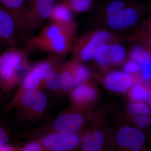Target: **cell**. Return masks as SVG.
<instances>
[{"instance_id": "20", "label": "cell", "mask_w": 151, "mask_h": 151, "mask_svg": "<svg viewBox=\"0 0 151 151\" xmlns=\"http://www.w3.org/2000/svg\"><path fill=\"white\" fill-rule=\"evenodd\" d=\"M60 89L68 92L75 85L74 79L70 69H65L59 73Z\"/></svg>"}, {"instance_id": "21", "label": "cell", "mask_w": 151, "mask_h": 151, "mask_svg": "<svg viewBox=\"0 0 151 151\" xmlns=\"http://www.w3.org/2000/svg\"><path fill=\"white\" fill-rule=\"evenodd\" d=\"M0 112V146L10 144L11 133L8 125Z\"/></svg>"}, {"instance_id": "9", "label": "cell", "mask_w": 151, "mask_h": 151, "mask_svg": "<svg viewBox=\"0 0 151 151\" xmlns=\"http://www.w3.org/2000/svg\"><path fill=\"white\" fill-rule=\"evenodd\" d=\"M17 31L15 22L6 9L0 5V41L2 44L14 47Z\"/></svg>"}, {"instance_id": "29", "label": "cell", "mask_w": 151, "mask_h": 151, "mask_svg": "<svg viewBox=\"0 0 151 151\" xmlns=\"http://www.w3.org/2000/svg\"><path fill=\"white\" fill-rule=\"evenodd\" d=\"M136 123L141 128H146L151 124V119L147 115L137 116L135 118Z\"/></svg>"}, {"instance_id": "22", "label": "cell", "mask_w": 151, "mask_h": 151, "mask_svg": "<svg viewBox=\"0 0 151 151\" xmlns=\"http://www.w3.org/2000/svg\"><path fill=\"white\" fill-rule=\"evenodd\" d=\"M92 3V0H66L63 3L76 12H82L87 10Z\"/></svg>"}, {"instance_id": "15", "label": "cell", "mask_w": 151, "mask_h": 151, "mask_svg": "<svg viewBox=\"0 0 151 151\" xmlns=\"http://www.w3.org/2000/svg\"><path fill=\"white\" fill-rule=\"evenodd\" d=\"M105 141L104 135L100 131L88 134L84 137L81 144V149L84 151H99L102 149Z\"/></svg>"}, {"instance_id": "16", "label": "cell", "mask_w": 151, "mask_h": 151, "mask_svg": "<svg viewBox=\"0 0 151 151\" xmlns=\"http://www.w3.org/2000/svg\"><path fill=\"white\" fill-rule=\"evenodd\" d=\"M51 19L55 22L70 23L72 14L70 9L63 3L55 5L50 15Z\"/></svg>"}, {"instance_id": "18", "label": "cell", "mask_w": 151, "mask_h": 151, "mask_svg": "<svg viewBox=\"0 0 151 151\" xmlns=\"http://www.w3.org/2000/svg\"><path fill=\"white\" fill-rule=\"evenodd\" d=\"M43 89L50 92H55L60 89L59 73L55 70L54 68L49 72L45 79Z\"/></svg>"}, {"instance_id": "5", "label": "cell", "mask_w": 151, "mask_h": 151, "mask_svg": "<svg viewBox=\"0 0 151 151\" xmlns=\"http://www.w3.org/2000/svg\"><path fill=\"white\" fill-rule=\"evenodd\" d=\"M53 61L51 58H48L30 67L14 96L19 95L27 89H37L42 90L45 77L54 68Z\"/></svg>"}, {"instance_id": "12", "label": "cell", "mask_w": 151, "mask_h": 151, "mask_svg": "<svg viewBox=\"0 0 151 151\" xmlns=\"http://www.w3.org/2000/svg\"><path fill=\"white\" fill-rule=\"evenodd\" d=\"M137 17V12L134 9H124L113 16L109 17L108 24L114 29H122L134 24Z\"/></svg>"}, {"instance_id": "1", "label": "cell", "mask_w": 151, "mask_h": 151, "mask_svg": "<svg viewBox=\"0 0 151 151\" xmlns=\"http://www.w3.org/2000/svg\"><path fill=\"white\" fill-rule=\"evenodd\" d=\"M48 106V98L42 90L30 89L14 96L7 103L3 111L7 113L14 109L15 124L19 127L28 128L41 119Z\"/></svg>"}, {"instance_id": "6", "label": "cell", "mask_w": 151, "mask_h": 151, "mask_svg": "<svg viewBox=\"0 0 151 151\" xmlns=\"http://www.w3.org/2000/svg\"><path fill=\"white\" fill-rule=\"evenodd\" d=\"M41 143L45 151L71 150L78 146L79 138L76 134H63L55 132H45L37 138Z\"/></svg>"}, {"instance_id": "32", "label": "cell", "mask_w": 151, "mask_h": 151, "mask_svg": "<svg viewBox=\"0 0 151 151\" xmlns=\"http://www.w3.org/2000/svg\"><path fill=\"white\" fill-rule=\"evenodd\" d=\"M15 150L17 149L11 145V144L0 146V151H14Z\"/></svg>"}, {"instance_id": "2", "label": "cell", "mask_w": 151, "mask_h": 151, "mask_svg": "<svg viewBox=\"0 0 151 151\" xmlns=\"http://www.w3.org/2000/svg\"><path fill=\"white\" fill-rule=\"evenodd\" d=\"M70 24L55 22L47 24L37 35L28 38L27 50L62 54L68 48L71 31Z\"/></svg>"}, {"instance_id": "4", "label": "cell", "mask_w": 151, "mask_h": 151, "mask_svg": "<svg viewBox=\"0 0 151 151\" xmlns=\"http://www.w3.org/2000/svg\"><path fill=\"white\" fill-rule=\"evenodd\" d=\"M55 2L56 0H28L26 12L25 27L27 39L50 17L56 5Z\"/></svg>"}, {"instance_id": "26", "label": "cell", "mask_w": 151, "mask_h": 151, "mask_svg": "<svg viewBox=\"0 0 151 151\" xmlns=\"http://www.w3.org/2000/svg\"><path fill=\"white\" fill-rule=\"evenodd\" d=\"M131 95L133 99L137 101H144L147 100L149 97L147 91L139 86H135L133 88Z\"/></svg>"}, {"instance_id": "3", "label": "cell", "mask_w": 151, "mask_h": 151, "mask_svg": "<svg viewBox=\"0 0 151 151\" xmlns=\"http://www.w3.org/2000/svg\"><path fill=\"white\" fill-rule=\"evenodd\" d=\"M0 90L7 95L20 83L30 66L25 52L10 47L0 55Z\"/></svg>"}, {"instance_id": "8", "label": "cell", "mask_w": 151, "mask_h": 151, "mask_svg": "<svg viewBox=\"0 0 151 151\" xmlns=\"http://www.w3.org/2000/svg\"><path fill=\"white\" fill-rule=\"evenodd\" d=\"M145 140L142 132L137 128L126 127L119 130L116 136V142L119 146L134 151L142 149Z\"/></svg>"}, {"instance_id": "30", "label": "cell", "mask_w": 151, "mask_h": 151, "mask_svg": "<svg viewBox=\"0 0 151 151\" xmlns=\"http://www.w3.org/2000/svg\"><path fill=\"white\" fill-rule=\"evenodd\" d=\"M139 65L136 61H130L125 65V69L127 72H135L139 69Z\"/></svg>"}, {"instance_id": "34", "label": "cell", "mask_w": 151, "mask_h": 151, "mask_svg": "<svg viewBox=\"0 0 151 151\" xmlns=\"http://www.w3.org/2000/svg\"><path fill=\"white\" fill-rule=\"evenodd\" d=\"M0 75H1V67H0Z\"/></svg>"}, {"instance_id": "27", "label": "cell", "mask_w": 151, "mask_h": 151, "mask_svg": "<svg viewBox=\"0 0 151 151\" xmlns=\"http://www.w3.org/2000/svg\"><path fill=\"white\" fill-rule=\"evenodd\" d=\"M22 151H45L43 146L37 139H35L30 142L25 144L22 148L19 149Z\"/></svg>"}, {"instance_id": "23", "label": "cell", "mask_w": 151, "mask_h": 151, "mask_svg": "<svg viewBox=\"0 0 151 151\" xmlns=\"http://www.w3.org/2000/svg\"><path fill=\"white\" fill-rule=\"evenodd\" d=\"M128 108L130 113L134 116H137L139 114L148 116L150 114L149 107L143 103H132L129 105Z\"/></svg>"}, {"instance_id": "25", "label": "cell", "mask_w": 151, "mask_h": 151, "mask_svg": "<svg viewBox=\"0 0 151 151\" xmlns=\"http://www.w3.org/2000/svg\"><path fill=\"white\" fill-rule=\"evenodd\" d=\"M131 56L135 61L142 64L147 60L150 58V55L148 52L143 51L140 47L135 48L132 52Z\"/></svg>"}, {"instance_id": "11", "label": "cell", "mask_w": 151, "mask_h": 151, "mask_svg": "<svg viewBox=\"0 0 151 151\" xmlns=\"http://www.w3.org/2000/svg\"><path fill=\"white\" fill-rule=\"evenodd\" d=\"M126 51L119 44L104 45L100 47L95 53V60L101 64H108L121 62L125 58Z\"/></svg>"}, {"instance_id": "31", "label": "cell", "mask_w": 151, "mask_h": 151, "mask_svg": "<svg viewBox=\"0 0 151 151\" xmlns=\"http://www.w3.org/2000/svg\"><path fill=\"white\" fill-rule=\"evenodd\" d=\"M6 97L5 94L0 90V109L2 108H4L7 103H6Z\"/></svg>"}, {"instance_id": "17", "label": "cell", "mask_w": 151, "mask_h": 151, "mask_svg": "<svg viewBox=\"0 0 151 151\" xmlns=\"http://www.w3.org/2000/svg\"><path fill=\"white\" fill-rule=\"evenodd\" d=\"M96 92L94 89L84 84H79L71 94V98L75 103H80L92 99Z\"/></svg>"}, {"instance_id": "33", "label": "cell", "mask_w": 151, "mask_h": 151, "mask_svg": "<svg viewBox=\"0 0 151 151\" xmlns=\"http://www.w3.org/2000/svg\"><path fill=\"white\" fill-rule=\"evenodd\" d=\"M1 44H2L1 43V42L0 41V47L1 46Z\"/></svg>"}, {"instance_id": "19", "label": "cell", "mask_w": 151, "mask_h": 151, "mask_svg": "<svg viewBox=\"0 0 151 151\" xmlns=\"http://www.w3.org/2000/svg\"><path fill=\"white\" fill-rule=\"evenodd\" d=\"M76 85L81 84L89 77V70L84 65H77L69 68Z\"/></svg>"}, {"instance_id": "24", "label": "cell", "mask_w": 151, "mask_h": 151, "mask_svg": "<svg viewBox=\"0 0 151 151\" xmlns=\"http://www.w3.org/2000/svg\"><path fill=\"white\" fill-rule=\"evenodd\" d=\"M125 2L122 0H114L108 4L106 12L109 17L113 16L124 9Z\"/></svg>"}, {"instance_id": "13", "label": "cell", "mask_w": 151, "mask_h": 151, "mask_svg": "<svg viewBox=\"0 0 151 151\" xmlns=\"http://www.w3.org/2000/svg\"><path fill=\"white\" fill-rule=\"evenodd\" d=\"M131 76L124 72H112L105 78L106 87L110 90L117 92H124L131 86L132 84Z\"/></svg>"}, {"instance_id": "10", "label": "cell", "mask_w": 151, "mask_h": 151, "mask_svg": "<svg viewBox=\"0 0 151 151\" xmlns=\"http://www.w3.org/2000/svg\"><path fill=\"white\" fill-rule=\"evenodd\" d=\"M83 122V117L78 113H65L57 117L52 123V127L53 132L63 134H72L78 132Z\"/></svg>"}, {"instance_id": "7", "label": "cell", "mask_w": 151, "mask_h": 151, "mask_svg": "<svg viewBox=\"0 0 151 151\" xmlns=\"http://www.w3.org/2000/svg\"><path fill=\"white\" fill-rule=\"evenodd\" d=\"M28 0H0V5L6 9L13 17L18 35L25 41V16Z\"/></svg>"}, {"instance_id": "28", "label": "cell", "mask_w": 151, "mask_h": 151, "mask_svg": "<svg viewBox=\"0 0 151 151\" xmlns=\"http://www.w3.org/2000/svg\"><path fill=\"white\" fill-rule=\"evenodd\" d=\"M143 69V78L145 80L150 78L151 76V58L147 60L142 63Z\"/></svg>"}, {"instance_id": "14", "label": "cell", "mask_w": 151, "mask_h": 151, "mask_svg": "<svg viewBox=\"0 0 151 151\" xmlns=\"http://www.w3.org/2000/svg\"><path fill=\"white\" fill-rule=\"evenodd\" d=\"M111 38V35L106 31H99L92 37L89 43L84 47L81 52V58L84 60L92 59L97 50L105 45Z\"/></svg>"}]
</instances>
